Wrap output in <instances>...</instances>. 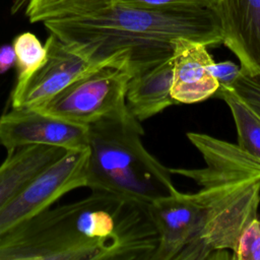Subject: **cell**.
<instances>
[{
  "label": "cell",
  "mask_w": 260,
  "mask_h": 260,
  "mask_svg": "<svg viewBox=\"0 0 260 260\" xmlns=\"http://www.w3.org/2000/svg\"><path fill=\"white\" fill-rule=\"evenodd\" d=\"M204 167L170 169L192 179L196 192L177 189L149 205L159 242L151 260H211L232 258L245 226L258 217L260 159L237 143L188 132Z\"/></svg>",
  "instance_id": "6da1fadb"
},
{
  "label": "cell",
  "mask_w": 260,
  "mask_h": 260,
  "mask_svg": "<svg viewBox=\"0 0 260 260\" xmlns=\"http://www.w3.org/2000/svg\"><path fill=\"white\" fill-rule=\"evenodd\" d=\"M143 134L128 111L89 124L85 187L148 205L172 194L170 168L145 149Z\"/></svg>",
  "instance_id": "277c9868"
},
{
  "label": "cell",
  "mask_w": 260,
  "mask_h": 260,
  "mask_svg": "<svg viewBox=\"0 0 260 260\" xmlns=\"http://www.w3.org/2000/svg\"><path fill=\"white\" fill-rule=\"evenodd\" d=\"M0 145L7 151L30 145L86 149L88 126L61 120L35 108H11L0 117Z\"/></svg>",
  "instance_id": "52a82bcc"
},
{
  "label": "cell",
  "mask_w": 260,
  "mask_h": 260,
  "mask_svg": "<svg viewBox=\"0 0 260 260\" xmlns=\"http://www.w3.org/2000/svg\"><path fill=\"white\" fill-rule=\"evenodd\" d=\"M212 75L217 80L219 87H232L241 73V67L233 61L214 62L210 65Z\"/></svg>",
  "instance_id": "d6986e66"
},
{
  "label": "cell",
  "mask_w": 260,
  "mask_h": 260,
  "mask_svg": "<svg viewBox=\"0 0 260 260\" xmlns=\"http://www.w3.org/2000/svg\"><path fill=\"white\" fill-rule=\"evenodd\" d=\"M67 150L56 146L30 145L7 151L0 165V209L36 175Z\"/></svg>",
  "instance_id": "7c38bea8"
},
{
  "label": "cell",
  "mask_w": 260,
  "mask_h": 260,
  "mask_svg": "<svg viewBox=\"0 0 260 260\" xmlns=\"http://www.w3.org/2000/svg\"><path fill=\"white\" fill-rule=\"evenodd\" d=\"M88 147L67 150L28 181L1 209L0 236L39 214L66 193L86 186Z\"/></svg>",
  "instance_id": "8992f818"
},
{
  "label": "cell",
  "mask_w": 260,
  "mask_h": 260,
  "mask_svg": "<svg viewBox=\"0 0 260 260\" xmlns=\"http://www.w3.org/2000/svg\"><path fill=\"white\" fill-rule=\"evenodd\" d=\"M117 2L144 8H214L216 0H118Z\"/></svg>",
  "instance_id": "ac0fdd59"
},
{
  "label": "cell",
  "mask_w": 260,
  "mask_h": 260,
  "mask_svg": "<svg viewBox=\"0 0 260 260\" xmlns=\"http://www.w3.org/2000/svg\"><path fill=\"white\" fill-rule=\"evenodd\" d=\"M203 43L187 38L173 41L171 94L179 104H195L214 95L219 84L212 75L213 58Z\"/></svg>",
  "instance_id": "30bf717a"
},
{
  "label": "cell",
  "mask_w": 260,
  "mask_h": 260,
  "mask_svg": "<svg viewBox=\"0 0 260 260\" xmlns=\"http://www.w3.org/2000/svg\"><path fill=\"white\" fill-rule=\"evenodd\" d=\"M172 61L164 62L132 75L126 87V107L139 122L149 119L165 109L179 105L171 94Z\"/></svg>",
  "instance_id": "8fae6325"
},
{
  "label": "cell",
  "mask_w": 260,
  "mask_h": 260,
  "mask_svg": "<svg viewBox=\"0 0 260 260\" xmlns=\"http://www.w3.org/2000/svg\"><path fill=\"white\" fill-rule=\"evenodd\" d=\"M43 23L92 65L119 68L131 76L171 58L177 38L207 47L222 44L211 8H144L116 2L92 14L51 18Z\"/></svg>",
  "instance_id": "7a4b0ae2"
},
{
  "label": "cell",
  "mask_w": 260,
  "mask_h": 260,
  "mask_svg": "<svg viewBox=\"0 0 260 260\" xmlns=\"http://www.w3.org/2000/svg\"><path fill=\"white\" fill-rule=\"evenodd\" d=\"M118 0H28L25 15L31 23L63 16L87 15L114 5Z\"/></svg>",
  "instance_id": "5bb4252c"
},
{
  "label": "cell",
  "mask_w": 260,
  "mask_h": 260,
  "mask_svg": "<svg viewBox=\"0 0 260 260\" xmlns=\"http://www.w3.org/2000/svg\"><path fill=\"white\" fill-rule=\"evenodd\" d=\"M17 67V82L26 79L36 71L46 59L47 50L45 44L31 32H22L16 36L12 42Z\"/></svg>",
  "instance_id": "9a60e30c"
},
{
  "label": "cell",
  "mask_w": 260,
  "mask_h": 260,
  "mask_svg": "<svg viewBox=\"0 0 260 260\" xmlns=\"http://www.w3.org/2000/svg\"><path fill=\"white\" fill-rule=\"evenodd\" d=\"M16 58L12 45L0 47V74L5 73L15 65Z\"/></svg>",
  "instance_id": "ffe728a7"
},
{
  "label": "cell",
  "mask_w": 260,
  "mask_h": 260,
  "mask_svg": "<svg viewBox=\"0 0 260 260\" xmlns=\"http://www.w3.org/2000/svg\"><path fill=\"white\" fill-rule=\"evenodd\" d=\"M47 55L42 65L26 79L16 82L11 108H38L80 76L99 68L70 50L55 35L46 40Z\"/></svg>",
  "instance_id": "ba28073f"
},
{
  "label": "cell",
  "mask_w": 260,
  "mask_h": 260,
  "mask_svg": "<svg viewBox=\"0 0 260 260\" xmlns=\"http://www.w3.org/2000/svg\"><path fill=\"white\" fill-rule=\"evenodd\" d=\"M232 88L260 117V74L240 73Z\"/></svg>",
  "instance_id": "e0dca14e"
},
{
  "label": "cell",
  "mask_w": 260,
  "mask_h": 260,
  "mask_svg": "<svg viewBox=\"0 0 260 260\" xmlns=\"http://www.w3.org/2000/svg\"><path fill=\"white\" fill-rule=\"evenodd\" d=\"M134 231V216L122 197L91 191L0 236V260H115L128 250Z\"/></svg>",
  "instance_id": "3957f363"
},
{
  "label": "cell",
  "mask_w": 260,
  "mask_h": 260,
  "mask_svg": "<svg viewBox=\"0 0 260 260\" xmlns=\"http://www.w3.org/2000/svg\"><path fill=\"white\" fill-rule=\"evenodd\" d=\"M131 75L104 66L80 76L42 106L35 108L61 120L85 125L126 113V87Z\"/></svg>",
  "instance_id": "5b68a950"
},
{
  "label": "cell",
  "mask_w": 260,
  "mask_h": 260,
  "mask_svg": "<svg viewBox=\"0 0 260 260\" xmlns=\"http://www.w3.org/2000/svg\"><path fill=\"white\" fill-rule=\"evenodd\" d=\"M229 107L237 130V144L260 159V117L232 87H218L214 93Z\"/></svg>",
  "instance_id": "4fadbf2b"
},
{
  "label": "cell",
  "mask_w": 260,
  "mask_h": 260,
  "mask_svg": "<svg viewBox=\"0 0 260 260\" xmlns=\"http://www.w3.org/2000/svg\"><path fill=\"white\" fill-rule=\"evenodd\" d=\"M234 260H260V219L253 218L241 233L232 252Z\"/></svg>",
  "instance_id": "2e32d148"
},
{
  "label": "cell",
  "mask_w": 260,
  "mask_h": 260,
  "mask_svg": "<svg viewBox=\"0 0 260 260\" xmlns=\"http://www.w3.org/2000/svg\"><path fill=\"white\" fill-rule=\"evenodd\" d=\"M222 44L238 58L241 73L260 74V0H216Z\"/></svg>",
  "instance_id": "9c48e42d"
}]
</instances>
